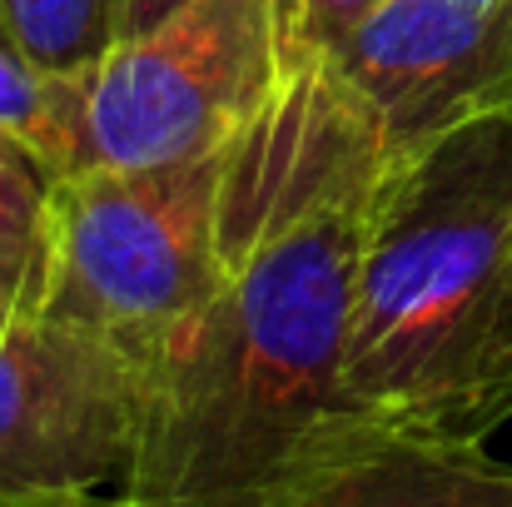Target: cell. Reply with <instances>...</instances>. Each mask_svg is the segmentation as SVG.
<instances>
[{"mask_svg":"<svg viewBox=\"0 0 512 507\" xmlns=\"http://www.w3.org/2000/svg\"><path fill=\"white\" fill-rule=\"evenodd\" d=\"M194 0H120V20H115V40H130V35H145L155 25H165L174 10H184Z\"/></svg>","mask_w":512,"mask_h":507,"instance_id":"7c38bea8","label":"cell"},{"mask_svg":"<svg viewBox=\"0 0 512 507\" xmlns=\"http://www.w3.org/2000/svg\"><path fill=\"white\" fill-rule=\"evenodd\" d=\"M120 0H0V35L45 75L80 70L115 45Z\"/></svg>","mask_w":512,"mask_h":507,"instance_id":"9c48e42d","label":"cell"},{"mask_svg":"<svg viewBox=\"0 0 512 507\" xmlns=\"http://www.w3.org/2000/svg\"><path fill=\"white\" fill-rule=\"evenodd\" d=\"M0 507H120L115 498H50V503H0Z\"/></svg>","mask_w":512,"mask_h":507,"instance_id":"4fadbf2b","label":"cell"},{"mask_svg":"<svg viewBox=\"0 0 512 507\" xmlns=\"http://www.w3.org/2000/svg\"><path fill=\"white\" fill-rule=\"evenodd\" d=\"M264 507H512V463L478 443L343 423Z\"/></svg>","mask_w":512,"mask_h":507,"instance_id":"52a82bcc","label":"cell"},{"mask_svg":"<svg viewBox=\"0 0 512 507\" xmlns=\"http://www.w3.org/2000/svg\"><path fill=\"white\" fill-rule=\"evenodd\" d=\"M368 189L274 214L140 368L120 507H264L348 418L343 343Z\"/></svg>","mask_w":512,"mask_h":507,"instance_id":"6da1fadb","label":"cell"},{"mask_svg":"<svg viewBox=\"0 0 512 507\" xmlns=\"http://www.w3.org/2000/svg\"><path fill=\"white\" fill-rule=\"evenodd\" d=\"M0 135L35 150L55 174H65L70 135H65V80L30 65L0 35Z\"/></svg>","mask_w":512,"mask_h":507,"instance_id":"30bf717a","label":"cell"},{"mask_svg":"<svg viewBox=\"0 0 512 507\" xmlns=\"http://www.w3.org/2000/svg\"><path fill=\"white\" fill-rule=\"evenodd\" d=\"M55 179L35 150L0 135V299L45 309Z\"/></svg>","mask_w":512,"mask_h":507,"instance_id":"ba28073f","label":"cell"},{"mask_svg":"<svg viewBox=\"0 0 512 507\" xmlns=\"http://www.w3.org/2000/svg\"><path fill=\"white\" fill-rule=\"evenodd\" d=\"M60 80L65 174L219 155L284 80V15L279 0H194Z\"/></svg>","mask_w":512,"mask_h":507,"instance_id":"277c9868","label":"cell"},{"mask_svg":"<svg viewBox=\"0 0 512 507\" xmlns=\"http://www.w3.org/2000/svg\"><path fill=\"white\" fill-rule=\"evenodd\" d=\"M383 0H279L284 15V70L329 60Z\"/></svg>","mask_w":512,"mask_h":507,"instance_id":"8fae6325","label":"cell"},{"mask_svg":"<svg viewBox=\"0 0 512 507\" xmlns=\"http://www.w3.org/2000/svg\"><path fill=\"white\" fill-rule=\"evenodd\" d=\"M353 423L478 443L512 423V110L388 150L353 259Z\"/></svg>","mask_w":512,"mask_h":507,"instance_id":"7a4b0ae2","label":"cell"},{"mask_svg":"<svg viewBox=\"0 0 512 507\" xmlns=\"http://www.w3.org/2000/svg\"><path fill=\"white\" fill-rule=\"evenodd\" d=\"M388 150L512 110V0H383L329 55Z\"/></svg>","mask_w":512,"mask_h":507,"instance_id":"8992f818","label":"cell"},{"mask_svg":"<svg viewBox=\"0 0 512 507\" xmlns=\"http://www.w3.org/2000/svg\"><path fill=\"white\" fill-rule=\"evenodd\" d=\"M140 368L35 304L0 299V503L110 498Z\"/></svg>","mask_w":512,"mask_h":507,"instance_id":"5b68a950","label":"cell"},{"mask_svg":"<svg viewBox=\"0 0 512 507\" xmlns=\"http://www.w3.org/2000/svg\"><path fill=\"white\" fill-rule=\"evenodd\" d=\"M219 155L55 179L45 314L145 368L224 279Z\"/></svg>","mask_w":512,"mask_h":507,"instance_id":"3957f363","label":"cell"}]
</instances>
